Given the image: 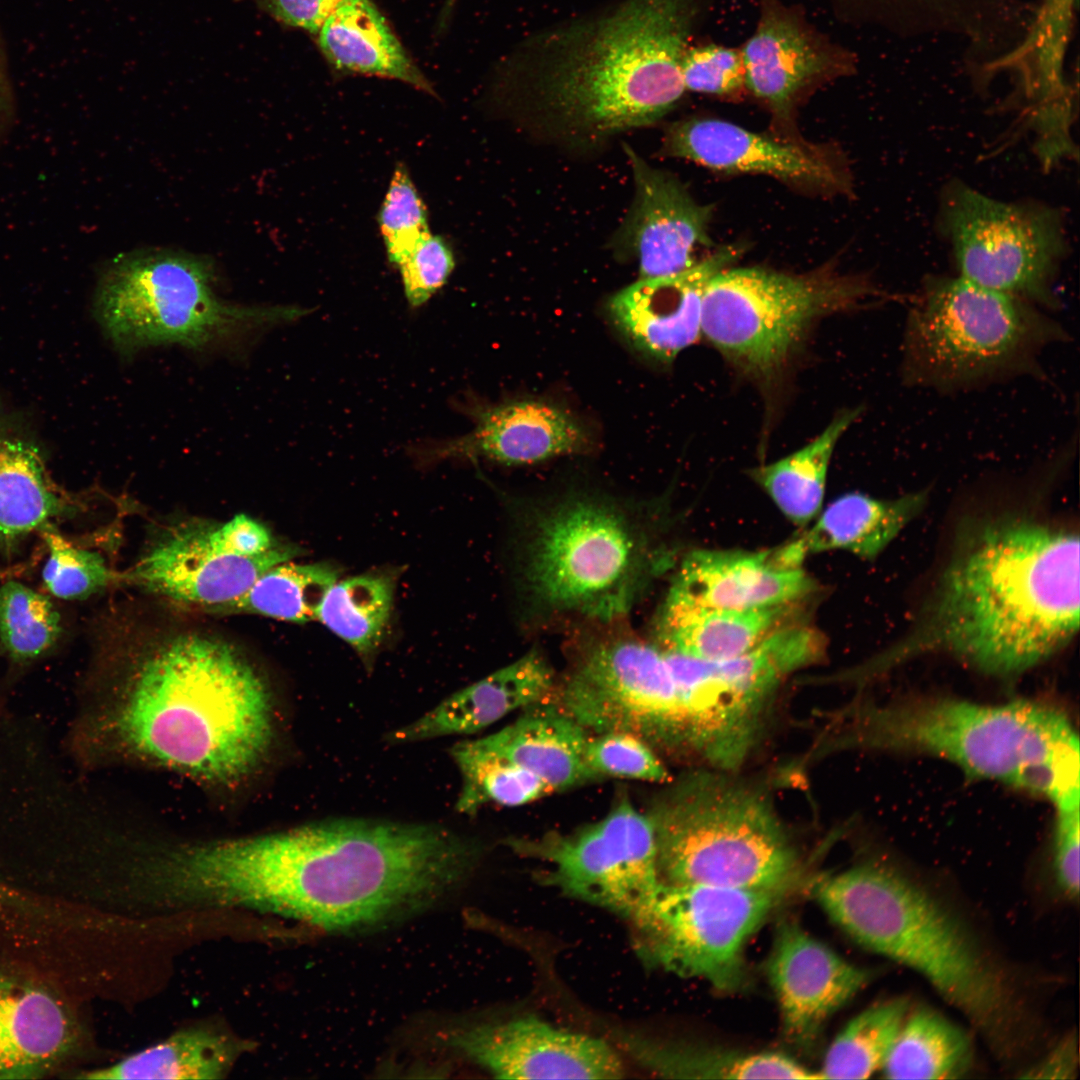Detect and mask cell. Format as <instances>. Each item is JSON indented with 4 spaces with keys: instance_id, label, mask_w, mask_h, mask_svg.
<instances>
[{
    "instance_id": "obj_39",
    "label": "cell",
    "mask_w": 1080,
    "mask_h": 1080,
    "mask_svg": "<svg viewBox=\"0 0 1080 1080\" xmlns=\"http://www.w3.org/2000/svg\"><path fill=\"white\" fill-rule=\"evenodd\" d=\"M450 754L462 779L455 805L460 813L472 815L486 804L517 807L553 793L535 774L485 749L477 739L456 743Z\"/></svg>"
},
{
    "instance_id": "obj_22",
    "label": "cell",
    "mask_w": 1080,
    "mask_h": 1080,
    "mask_svg": "<svg viewBox=\"0 0 1080 1080\" xmlns=\"http://www.w3.org/2000/svg\"><path fill=\"white\" fill-rule=\"evenodd\" d=\"M624 147L636 193L619 240L637 258L640 279L693 267L700 261L695 258L697 248L711 245V207L697 203L676 178Z\"/></svg>"
},
{
    "instance_id": "obj_13",
    "label": "cell",
    "mask_w": 1080,
    "mask_h": 1080,
    "mask_svg": "<svg viewBox=\"0 0 1080 1080\" xmlns=\"http://www.w3.org/2000/svg\"><path fill=\"white\" fill-rule=\"evenodd\" d=\"M940 226L960 277L1044 309L1060 307L1054 286L1068 247L1056 208L999 201L954 181L942 193Z\"/></svg>"
},
{
    "instance_id": "obj_10",
    "label": "cell",
    "mask_w": 1080,
    "mask_h": 1080,
    "mask_svg": "<svg viewBox=\"0 0 1080 1080\" xmlns=\"http://www.w3.org/2000/svg\"><path fill=\"white\" fill-rule=\"evenodd\" d=\"M650 564L641 531L621 509L574 495L534 525L524 568L529 591L544 606L611 619L631 607Z\"/></svg>"
},
{
    "instance_id": "obj_51",
    "label": "cell",
    "mask_w": 1080,
    "mask_h": 1080,
    "mask_svg": "<svg viewBox=\"0 0 1080 1080\" xmlns=\"http://www.w3.org/2000/svg\"><path fill=\"white\" fill-rule=\"evenodd\" d=\"M2 109H3V103H2V86H1V81H0V125H1L2 115H3V114H2Z\"/></svg>"
},
{
    "instance_id": "obj_6",
    "label": "cell",
    "mask_w": 1080,
    "mask_h": 1080,
    "mask_svg": "<svg viewBox=\"0 0 1080 1080\" xmlns=\"http://www.w3.org/2000/svg\"><path fill=\"white\" fill-rule=\"evenodd\" d=\"M813 894L856 943L923 976L1000 1052L1012 1044L1019 1008L1003 971L934 897L874 864L818 881Z\"/></svg>"
},
{
    "instance_id": "obj_47",
    "label": "cell",
    "mask_w": 1080,
    "mask_h": 1080,
    "mask_svg": "<svg viewBox=\"0 0 1080 1080\" xmlns=\"http://www.w3.org/2000/svg\"><path fill=\"white\" fill-rule=\"evenodd\" d=\"M1055 812L1053 865L1056 881L1066 896L1078 899L1080 807Z\"/></svg>"
},
{
    "instance_id": "obj_15",
    "label": "cell",
    "mask_w": 1080,
    "mask_h": 1080,
    "mask_svg": "<svg viewBox=\"0 0 1080 1080\" xmlns=\"http://www.w3.org/2000/svg\"><path fill=\"white\" fill-rule=\"evenodd\" d=\"M513 846L547 864L546 884L627 921L662 883L652 822L627 797L575 832Z\"/></svg>"
},
{
    "instance_id": "obj_20",
    "label": "cell",
    "mask_w": 1080,
    "mask_h": 1080,
    "mask_svg": "<svg viewBox=\"0 0 1080 1080\" xmlns=\"http://www.w3.org/2000/svg\"><path fill=\"white\" fill-rule=\"evenodd\" d=\"M475 426L469 433L417 447L424 459L487 458L503 464L541 462L556 456L583 453L592 437L567 409L546 400L520 399L499 404L470 400L460 405Z\"/></svg>"
},
{
    "instance_id": "obj_12",
    "label": "cell",
    "mask_w": 1080,
    "mask_h": 1080,
    "mask_svg": "<svg viewBox=\"0 0 1080 1080\" xmlns=\"http://www.w3.org/2000/svg\"><path fill=\"white\" fill-rule=\"evenodd\" d=\"M788 891L662 882L628 920L650 967L736 991L747 978L745 946Z\"/></svg>"
},
{
    "instance_id": "obj_11",
    "label": "cell",
    "mask_w": 1080,
    "mask_h": 1080,
    "mask_svg": "<svg viewBox=\"0 0 1080 1080\" xmlns=\"http://www.w3.org/2000/svg\"><path fill=\"white\" fill-rule=\"evenodd\" d=\"M882 298L890 296L862 276L726 267L706 286L701 333L746 374L769 378L783 367L814 320Z\"/></svg>"
},
{
    "instance_id": "obj_37",
    "label": "cell",
    "mask_w": 1080,
    "mask_h": 1080,
    "mask_svg": "<svg viewBox=\"0 0 1080 1080\" xmlns=\"http://www.w3.org/2000/svg\"><path fill=\"white\" fill-rule=\"evenodd\" d=\"M338 577V569L328 563L283 562L264 572L243 595L219 612L309 622L318 619L322 602Z\"/></svg>"
},
{
    "instance_id": "obj_19",
    "label": "cell",
    "mask_w": 1080,
    "mask_h": 1080,
    "mask_svg": "<svg viewBox=\"0 0 1080 1080\" xmlns=\"http://www.w3.org/2000/svg\"><path fill=\"white\" fill-rule=\"evenodd\" d=\"M766 973L784 1034L804 1049L815 1043L827 1020L870 978L868 971L842 958L793 920L778 924Z\"/></svg>"
},
{
    "instance_id": "obj_41",
    "label": "cell",
    "mask_w": 1080,
    "mask_h": 1080,
    "mask_svg": "<svg viewBox=\"0 0 1080 1080\" xmlns=\"http://www.w3.org/2000/svg\"><path fill=\"white\" fill-rule=\"evenodd\" d=\"M61 618L45 595L16 580L0 586V643L15 661L47 652L61 634Z\"/></svg>"
},
{
    "instance_id": "obj_48",
    "label": "cell",
    "mask_w": 1080,
    "mask_h": 1080,
    "mask_svg": "<svg viewBox=\"0 0 1080 1080\" xmlns=\"http://www.w3.org/2000/svg\"><path fill=\"white\" fill-rule=\"evenodd\" d=\"M244 1V0H239ZM278 23L317 34L345 0H247Z\"/></svg>"
},
{
    "instance_id": "obj_36",
    "label": "cell",
    "mask_w": 1080,
    "mask_h": 1080,
    "mask_svg": "<svg viewBox=\"0 0 1080 1080\" xmlns=\"http://www.w3.org/2000/svg\"><path fill=\"white\" fill-rule=\"evenodd\" d=\"M968 1034L941 1014L922 1008L907 1015L883 1064L889 1079H957L968 1072Z\"/></svg>"
},
{
    "instance_id": "obj_50",
    "label": "cell",
    "mask_w": 1080,
    "mask_h": 1080,
    "mask_svg": "<svg viewBox=\"0 0 1080 1080\" xmlns=\"http://www.w3.org/2000/svg\"><path fill=\"white\" fill-rule=\"evenodd\" d=\"M457 0H445L440 14L439 29L444 27L449 21Z\"/></svg>"
},
{
    "instance_id": "obj_24",
    "label": "cell",
    "mask_w": 1080,
    "mask_h": 1080,
    "mask_svg": "<svg viewBox=\"0 0 1080 1080\" xmlns=\"http://www.w3.org/2000/svg\"><path fill=\"white\" fill-rule=\"evenodd\" d=\"M665 151L713 170L766 174L844 192L850 188L847 174L823 153L719 119L673 125L665 138Z\"/></svg>"
},
{
    "instance_id": "obj_8",
    "label": "cell",
    "mask_w": 1080,
    "mask_h": 1080,
    "mask_svg": "<svg viewBox=\"0 0 1080 1080\" xmlns=\"http://www.w3.org/2000/svg\"><path fill=\"white\" fill-rule=\"evenodd\" d=\"M662 882L789 891L801 862L770 800L720 772L672 783L648 810Z\"/></svg>"
},
{
    "instance_id": "obj_7",
    "label": "cell",
    "mask_w": 1080,
    "mask_h": 1080,
    "mask_svg": "<svg viewBox=\"0 0 1080 1080\" xmlns=\"http://www.w3.org/2000/svg\"><path fill=\"white\" fill-rule=\"evenodd\" d=\"M1068 339L1036 305L960 276H928L905 321L900 377L946 393L1041 376V353Z\"/></svg>"
},
{
    "instance_id": "obj_9",
    "label": "cell",
    "mask_w": 1080,
    "mask_h": 1080,
    "mask_svg": "<svg viewBox=\"0 0 1080 1080\" xmlns=\"http://www.w3.org/2000/svg\"><path fill=\"white\" fill-rule=\"evenodd\" d=\"M214 280L212 264L198 256L166 250L121 255L100 279L97 317L113 344L128 354L162 344L231 343L311 311L227 303L214 292Z\"/></svg>"
},
{
    "instance_id": "obj_25",
    "label": "cell",
    "mask_w": 1080,
    "mask_h": 1080,
    "mask_svg": "<svg viewBox=\"0 0 1080 1080\" xmlns=\"http://www.w3.org/2000/svg\"><path fill=\"white\" fill-rule=\"evenodd\" d=\"M813 588L801 567L786 564L778 551L697 550L681 562L665 600L751 610L789 605Z\"/></svg>"
},
{
    "instance_id": "obj_38",
    "label": "cell",
    "mask_w": 1080,
    "mask_h": 1080,
    "mask_svg": "<svg viewBox=\"0 0 1080 1080\" xmlns=\"http://www.w3.org/2000/svg\"><path fill=\"white\" fill-rule=\"evenodd\" d=\"M391 573H368L337 581L327 592L318 619L368 657L380 646L395 593Z\"/></svg>"
},
{
    "instance_id": "obj_3",
    "label": "cell",
    "mask_w": 1080,
    "mask_h": 1080,
    "mask_svg": "<svg viewBox=\"0 0 1080 1080\" xmlns=\"http://www.w3.org/2000/svg\"><path fill=\"white\" fill-rule=\"evenodd\" d=\"M480 848L438 824L365 818L256 835L263 912L326 931L378 926L455 888Z\"/></svg>"
},
{
    "instance_id": "obj_14",
    "label": "cell",
    "mask_w": 1080,
    "mask_h": 1080,
    "mask_svg": "<svg viewBox=\"0 0 1080 1080\" xmlns=\"http://www.w3.org/2000/svg\"><path fill=\"white\" fill-rule=\"evenodd\" d=\"M555 702L589 734L625 732L656 753L683 755L677 683L658 644L626 638L595 646Z\"/></svg>"
},
{
    "instance_id": "obj_35",
    "label": "cell",
    "mask_w": 1080,
    "mask_h": 1080,
    "mask_svg": "<svg viewBox=\"0 0 1080 1080\" xmlns=\"http://www.w3.org/2000/svg\"><path fill=\"white\" fill-rule=\"evenodd\" d=\"M861 411L862 408L842 411L820 435L801 449L751 470L752 479L794 524L806 525L819 513L835 446Z\"/></svg>"
},
{
    "instance_id": "obj_42",
    "label": "cell",
    "mask_w": 1080,
    "mask_h": 1080,
    "mask_svg": "<svg viewBox=\"0 0 1080 1080\" xmlns=\"http://www.w3.org/2000/svg\"><path fill=\"white\" fill-rule=\"evenodd\" d=\"M48 549L42 569L46 590L63 600H81L111 584L115 574L98 553L67 541L53 526L40 531Z\"/></svg>"
},
{
    "instance_id": "obj_5",
    "label": "cell",
    "mask_w": 1080,
    "mask_h": 1080,
    "mask_svg": "<svg viewBox=\"0 0 1080 1080\" xmlns=\"http://www.w3.org/2000/svg\"><path fill=\"white\" fill-rule=\"evenodd\" d=\"M842 722L839 747L931 755L969 777L1045 798L1055 810L1080 806L1078 734L1052 705L917 698L852 704Z\"/></svg>"
},
{
    "instance_id": "obj_4",
    "label": "cell",
    "mask_w": 1080,
    "mask_h": 1080,
    "mask_svg": "<svg viewBox=\"0 0 1080 1080\" xmlns=\"http://www.w3.org/2000/svg\"><path fill=\"white\" fill-rule=\"evenodd\" d=\"M129 752L202 779L249 773L273 739L270 690L231 643L178 632L142 647L108 718Z\"/></svg>"
},
{
    "instance_id": "obj_31",
    "label": "cell",
    "mask_w": 1080,
    "mask_h": 1080,
    "mask_svg": "<svg viewBox=\"0 0 1080 1080\" xmlns=\"http://www.w3.org/2000/svg\"><path fill=\"white\" fill-rule=\"evenodd\" d=\"M71 510L49 478L39 449L0 415V549L9 552Z\"/></svg>"
},
{
    "instance_id": "obj_18",
    "label": "cell",
    "mask_w": 1080,
    "mask_h": 1080,
    "mask_svg": "<svg viewBox=\"0 0 1080 1080\" xmlns=\"http://www.w3.org/2000/svg\"><path fill=\"white\" fill-rule=\"evenodd\" d=\"M448 1044L504 1079H618L624 1067L605 1040L533 1016L452 1031Z\"/></svg>"
},
{
    "instance_id": "obj_34",
    "label": "cell",
    "mask_w": 1080,
    "mask_h": 1080,
    "mask_svg": "<svg viewBox=\"0 0 1080 1080\" xmlns=\"http://www.w3.org/2000/svg\"><path fill=\"white\" fill-rule=\"evenodd\" d=\"M627 1051L663 1077L698 1079H822L778 1052H740L705 1045L623 1036Z\"/></svg>"
},
{
    "instance_id": "obj_43",
    "label": "cell",
    "mask_w": 1080,
    "mask_h": 1080,
    "mask_svg": "<svg viewBox=\"0 0 1080 1080\" xmlns=\"http://www.w3.org/2000/svg\"><path fill=\"white\" fill-rule=\"evenodd\" d=\"M377 222L388 260L395 267L431 234L426 205L402 163L393 171Z\"/></svg>"
},
{
    "instance_id": "obj_26",
    "label": "cell",
    "mask_w": 1080,
    "mask_h": 1080,
    "mask_svg": "<svg viewBox=\"0 0 1080 1080\" xmlns=\"http://www.w3.org/2000/svg\"><path fill=\"white\" fill-rule=\"evenodd\" d=\"M78 1025L49 987L0 969V1079L39 1078L76 1046Z\"/></svg>"
},
{
    "instance_id": "obj_16",
    "label": "cell",
    "mask_w": 1080,
    "mask_h": 1080,
    "mask_svg": "<svg viewBox=\"0 0 1080 1080\" xmlns=\"http://www.w3.org/2000/svg\"><path fill=\"white\" fill-rule=\"evenodd\" d=\"M664 650L678 688L684 755L734 770L760 739L783 668L759 646L718 661Z\"/></svg>"
},
{
    "instance_id": "obj_49",
    "label": "cell",
    "mask_w": 1080,
    "mask_h": 1080,
    "mask_svg": "<svg viewBox=\"0 0 1080 1080\" xmlns=\"http://www.w3.org/2000/svg\"><path fill=\"white\" fill-rule=\"evenodd\" d=\"M1078 1063L1077 1038L1070 1034L1038 1063L1026 1070L1022 1078L1074 1079L1078 1074Z\"/></svg>"
},
{
    "instance_id": "obj_23",
    "label": "cell",
    "mask_w": 1080,
    "mask_h": 1080,
    "mask_svg": "<svg viewBox=\"0 0 1080 1080\" xmlns=\"http://www.w3.org/2000/svg\"><path fill=\"white\" fill-rule=\"evenodd\" d=\"M745 86L787 117L812 85L842 72L839 51L792 8L762 0L757 26L741 50Z\"/></svg>"
},
{
    "instance_id": "obj_21",
    "label": "cell",
    "mask_w": 1080,
    "mask_h": 1080,
    "mask_svg": "<svg viewBox=\"0 0 1080 1080\" xmlns=\"http://www.w3.org/2000/svg\"><path fill=\"white\" fill-rule=\"evenodd\" d=\"M737 256V247H723L682 272L637 280L610 298L612 323L641 355L659 363L672 362L702 336L706 286Z\"/></svg>"
},
{
    "instance_id": "obj_1",
    "label": "cell",
    "mask_w": 1080,
    "mask_h": 1080,
    "mask_svg": "<svg viewBox=\"0 0 1080 1080\" xmlns=\"http://www.w3.org/2000/svg\"><path fill=\"white\" fill-rule=\"evenodd\" d=\"M704 0H616L522 38L495 63L503 112L576 142L650 125L682 98Z\"/></svg>"
},
{
    "instance_id": "obj_28",
    "label": "cell",
    "mask_w": 1080,
    "mask_h": 1080,
    "mask_svg": "<svg viewBox=\"0 0 1080 1080\" xmlns=\"http://www.w3.org/2000/svg\"><path fill=\"white\" fill-rule=\"evenodd\" d=\"M588 736L555 701L545 699L523 709L511 724L477 741L532 772L556 792L596 779L584 757Z\"/></svg>"
},
{
    "instance_id": "obj_44",
    "label": "cell",
    "mask_w": 1080,
    "mask_h": 1080,
    "mask_svg": "<svg viewBox=\"0 0 1080 1080\" xmlns=\"http://www.w3.org/2000/svg\"><path fill=\"white\" fill-rule=\"evenodd\" d=\"M584 757L596 778L607 776L654 783L670 780L658 753L645 741L629 733L589 734Z\"/></svg>"
},
{
    "instance_id": "obj_40",
    "label": "cell",
    "mask_w": 1080,
    "mask_h": 1080,
    "mask_svg": "<svg viewBox=\"0 0 1080 1080\" xmlns=\"http://www.w3.org/2000/svg\"><path fill=\"white\" fill-rule=\"evenodd\" d=\"M908 1011V1001L896 998L851 1019L826 1052L819 1070L822 1078L866 1079L881 1070Z\"/></svg>"
},
{
    "instance_id": "obj_27",
    "label": "cell",
    "mask_w": 1080,
    "mask_h": 1080,
    "mask_svg": "<svg viewBox=\"0 0 1080 1080\" xmlns=\"http://www.w3.org/2000/svg\"><path fill=\"white\" fill-rule=\"evenodd\" d=\"M554 672L538 651L454 693L422 717L392 732V743H412L477 733L511 712L543 701L554 691Z\"/></svg>"
},
{
    "instance_id": "obj_30",
    "label": "cell",
    "mask_w": 1080,
    "mask_h": 1080,
    "mask_svg": "<svg viewBox=\"0 0 1080 1080\" xmlns=\"http://www.w3.org/2000/svg\"><path fill=\"white\" fill-rule=\"evenodd\" d=\"M316 35L322 54L338 72L396 79L436 95L370 0H345Z\"/></svg>"
},
{
    "instance_id": "obj_29",
    "label": "cell",
    "mask_w": 1080,
    "mask_h": 1080,
    "mask_svg": "<svg viewBox=\"0 0 1080 1080\" xmlns=\"http://www.w3.org/2000/svg\"><path fill=\"white\" fill-rule=\"evenodd\" d=\"M927 499V490L888 500L847 493L830 503L802 537L784 546V552L797 565L809 553L834 549L872 560L923 510Z\"/></svg>"
},
{
    "instance_id": "obj_46",
    "label": "cell",
    "mask_w": 1080,
    "mask_h": 1080,
    "mask_svg": "<svg viewBox=\"0 0 1080 1080\" xmlns=\"http://www.w3.org/2000/svg\"><path fill=\"white\" fill-rule=\"evenodd\" d=\"M455 267L449 244L432 233L419 242L397 265L408 304H425L448 281Z\"/></svg>"
},
{
    "instance_id": "obj_17",
    "label": "cell",
    "mask_w": 1080,
    "mask_h": 1080,
    "mask_svg": "<svg viewBox=\"0 0 1080 1080\" xmlns=\"http://www.w3.org/2000/svg\"><path fill=\"white\" fill-rule=\"evenodd\" d=\"M284 544L261 556L241 552L224 523L185 520L166 527L126 575L146 592L218 613L267 570L299 555Z\"/></svg>"
},
{
    "instance_id": "obj_32",
    "label": "cell",
    "mask_w": 1080,
    "mask_h": 1080,
    "mask_svg": "<svg viewBox=\"0 0 1080 1080\" xmlns=\"http://www.w3.org/2000/svg\"><path fill=\"white\" fill-rule=\"evenodd\" d=\"M787 606L732 610L665 600L658 618L657 644L695 659H730L775 630Z\"/></svg>"
},
{
    "instance_id": "obj_33",
    "label": "cell",
    "mask_w": 1080,
    "mask_h": 1080,
    "mask_svg": "<svg viewBox=\"0 0 1080 1080\" xmlns=\"http://www.w3.org/2000/svg\"><path fill=\"white\" fill-rule=\"evenodd\" d=\"M250 1048L216 1025H197L126 1056L117 1063L79 1076L84 1079H222Z\"/></svg>"
},
{
    "instance_id": "obj_45",
    "label": "cell",
    "mask_w": 1080,
    "mask_h": 1080,
    "mask_svg": "<svg viewBox=\"0 0 1080 1080\" xmlns=\"http://www.w3.org/2000/svg\"><path fill=\"white\" fill-rule=\"evenodd\" d=\"M685 90L727 95L745 86L741 50L716 44L689 46L682 58Z\"/></svg>"
},
{
    "instance_id": "obj_2",
    "label": "cell",
    "mask_w": 1080,
    "mask_h": 1080,
    "mask_svg": "<svg viewBox=\"0 0 1080 1080\" xmlns=\"http://www.w3.org/2000/svg\"><path fill=\"white\" fill-rule=\"evenodd\" d=\"M1079 537L1037 520L1005 518L965 535L888 668L942 652L1010 678L1063 649L1079 628Z\"/></svg>"
}]
</instances>
